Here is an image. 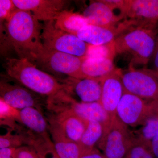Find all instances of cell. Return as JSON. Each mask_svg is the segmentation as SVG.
Instances as JSON below:
<instances>
[{"label": "cell", "instance_id": "3957f363", "mask_svg": "<svg viewBox=\"0 0 158 158\" xmlns=\"http://www.w3.org/2000/svg\"><path fill=\"white\" fill-rule=\"evenodd\" d=\"M158 33L156 29L138 27L130 28L113 41L116 55L128 56L131 58L130 68L146 65L153 53Z\"/></svg>", "mask_w": 158, "mask_h": 158}, {"label": "cell", "instance_id": "603a6c76", "mask_svg": "<svg viewBox=\"0 0 158 158\" xmlns=\"http://www.w3.org/2000/svg\"><path fill=\"white\" fill-rule=\"evenodd\" d=\"M54 148L59 158H80L83 152L78 143L51 133Z\"/></svg>", "mask_w": 158, "mask_h": 158}, {"label": "cell", "instance_id": "d4e9b609", "mask_svg": "<svg viewBox=\"0 0 158 158\" xmlns=\"http://www.w3.org/2000/svg\"><path fill=\"white\" fill-rule=\"evenodd\" d=\"M0 107L1 125H7L11 128L16 127L17 125L15 122H20L19 110L10 106L2 99H0Z\"/></svg>", "mask_w": 158, "mask_h": 158}, {"label": "cell", "instance_id": "6da1fadb", "mask_svg": "<svg viewBox=\"0 0 158 158\" xmlns=\"http://www.w3.org/2000/svg\"><path fill=\"white\" fill-rule=\"evenodd\" d=\"M42 25L32 14L16 9L6 21L7 39L19 59L34 63L44 49L41 35Z\"/></svg>", "mask_w": 158, "mask_h": 158}, {"label": "cell", "instance_id": "cb8c5ba5", "mask_svg": "<svg viewBox=\"0 0 158 158\" xmlns=\"http://www.w3.org/2000/svg\"><path fill=\"white\" fill-rule=\"evenodd\" d=\"M30 146L35 149L39 158H59L48 135L36 136Z\"/></svg>", "mask_w": 158, "mask_h": 158}, {"label": "cell", "instance_id": "ffe728a7", "mask_svg": "<svg viewBox=\"0 0 158 158\" xmlns=\"http://www.w3.org/2000/svg\"><path fill=\"white\" fill-rule=\"evenodd\" d=\"M54 21L57 28L75 35L89 25L83 15L67 10L62 11Z\"/></svg>", "mask_w": 158, "mask_h": 158}, {"label": "cell", "instance_id": "1f68e13d", "mask_svg": "<svg viewBox=\"0 0 158 158\" xmlns=\"http://www.w3.org/2000/svg\"><path fill=\"white\" fill-rule=\"evenodd\" d=\"M152 62L153 69L158 73V34L156 40L155 48L151 60Z\"/></svg>", "mask_w": 158, "mask_h": 158}, {"label": "cell", "instance_id": "8fae6325", "mask_svg": "<svg viewBox=\"0 0 158 158\" xmlns=\"http://www.w3.org/2000/svg\"><path fill=\"white\" fill-rule=\"evenodd\" d=\"M47 118L50 133L60 135L69 141L78 143L88 122L78 116L66 113H48Z\"/></svg>", "mask_w": 158, "mask_h": 158}, {"label": "cell", "instance_id": "83f0119b", "mask_svg": "<svg viewBox=\"0 0 158 158\" xmlns=\"http://www.w3.org/2000/svg\"><path fill=\"white\" fill-rule=\"evenodd\" d=\"M17 8L15 6L13 0L0 1V19L1 23L7 20Z\"/></svg>", "mask_w": 158, "mask_h": 158}, {"label": "cell", "instance_id": "30bf717a", "mask_svg": "<svg viewBox=\"0 0 158 158\" xmlns=\"http://www.w3.org/2000/svg\"><path fill=\"white\" fill-rule=\"evenodd\" d=\"M152 113L150 102L124 91L116 109V116L128 127L137 128Z\"/></svg>", "mask_w": 158, "mask_h": 158}, {"label": "cell", "instance_id": "4dcf8cb0", "mask_svg": "<svg viewBox=\"0 0 158 158\" xmlns=\"http://www.w3.org/2000/svg\"><path fill=\"white\" fill-rule=\"evenodd\" d=\"M15 148H0V158H14Z\"/></svg>", "mask_w": 158, "mask_h": 158}, {"label": "cell", "instance_id": "44dd1931", "mask_svg": "<svg viewBox=\"0 0 158 158\" xmlns=\"http://www.w3.org/2000/svg\"><path fill=\"white\" fill-rule=\"evenodd\" d=\"M131 131L133 141L150 147L153 139L158 135V114L152 112L143 124Z\"/></svg>", "mask_w": 158, "mask_h": 158}, {"label": "cell", "instance_id": "277c9868", "mask_svg": "<svg viewBox=\"0 0 158 158\" xmlns=\"http://www.w3.org/2000/svg\"><path fill=\"white\" fill-rule=\"evenodd\" d=\"M51 105L55 113L73 114L87 122H98L104 127L113 118L100 102H79L65 90H60L53 97Z\"/></svg>", "mask_w": 158, "mask_h": 158}, {"label": "cell", "instance_id": "4316f807", "mask_svg": "<svg viewBox=\"0 0 158 158\" xmlns=\"http://www.w3.org/2000/svg\"><path fill=\"white\" fill-rule=\"evenodd\" d=\"M125 158H154L150 148L133 140L129 150Z\"/></svg>", "mask_w": 158, "mask_h": 158}, {"label": "cell", "instance_id": "7402d4cb", "mask_svg": "<svg viewBox=\"0 0 158 158\" xmlns=\"http://www.w3.org/2000/svg\"><path fill=\"white\" fill-rule=\"evenodd\" d=\"M104 131V126L100 123L95 121L88 122L87 127L78 142L84 153L96 148L101 139Z\"/></svg>", "mask_w": 158, "mask_h": 158}, {"label": "cell", "instance_id": "8992f818", "mask_svg": "<svg viewBox=\"0 0 158 158\" xmlns=\"http://www.w3.org/2000/svg\"><path fill=\"white\" fill-rule=\"evenodd\" d=\"M119 75L124 91L148 102L158 101V73L152 69L130 68Z\"/></svg>", "mask_w": 158, "mask_h": 158}, {"label": "cell", "instance_id": "9a60e30c", "mask_svg": "<svg viewBox=\"0 0 158 158\" xmlns=\"http://www.w3.org/2000/svg\"><path fill=\"white\" fill-rule=\"evenodd\" d=\"M102 86L101 103L111 118L116 116L117 106L124 92L119 69L99 79Z\"/></svg>", "mask_w": 158, "mask_h": 158}, {"label": "cell", "instance_id": "484cf974", "mask_svg": "<svg viewBox=\"0 0 158 158\" xmlns=\"http://www.w3.org/2000/svg\"><path fill=\"white\" fill-rule=\"evenodd\" d=\"M113 41L104 45H89L86 57L89 58H107L113 59L116 55Z\"/></svg>", "mask_w": 158, "mask_h": 158}, {"label": "cell", "instance_id": "4fadbf2b", "mask_svg": "<svg viewBox=\"0 0 158 158\" xmlns=\"http://www.w3.org/2000/svg\"><path fill=\"white\" fill-rule=\"evenodd\" d=\"M135 25V23L129 19L109 27L89 24L78 31L76 36L89 45H104L113 42L119 35Z\"/></svg>", "mask_w": 158, "mask_h": 158}, {"label": "cell", "instance_id": "9c48e42d", "mask_svg": "<svg viewBox=\"0 0 158 158\" xmlns=\"http://www.w3.org/2000/svg\"><path fill=\"white\" fill-rule=\"evenodd\" d=\"M1 79L0 82V99L10 106L18 110L34 107L42 111L43 106L46 108V100L42 95L33 92L11 79Z\"/></svg>", "mask_w": 158, "mask_h": 158}, {"label": "cell", "instance_id": "e0dca14e", "mask_svg": "<svg viewBox=\"0 0 158 158\" xmlns=\"http://www.w3.org/2000/svg\"><path fill=\"white\" fill-rule=\"evenodd\" d=\"M117 10L113 9L104 0L92 1L82 15L88 24L109 27L117 25L123 19L116 12Z\"/></svg>", "mask_w": 158, "mask_h": 158}, {"label": "cell", "instance_id": "7c38bea8", "mask_svg": "<svg viewBox=\"0 0 158 158\" xmlns=\"http://www.w3.org/2000/svg\"><path fill=\"white\" fill-rule=\"evenodd\" d=\"M125 19L137 27L155 29L158 21V0H124Z\"/></svg>", "mask_w": 158, "mask_h": 158}, {"label": "cell", "instance_id": "f546056e", "mask_svg": "<svg viewBox=\"0 0 158 158\" xmlns=\"http://www.w3.org/2000/svg\"><path fill=\"white\" fill-rule=\"evenodd\" d=\"M80 158H106L102 153L95 148L91 150L84 153Z\"/></svg>", "mask_w": 158, "mask_h": 158}, {"label": "cell", "instance_id": "5b68a950", "mask_svg": "<svg viewBox=\"0 0 158 158\" xmlns=\"http://www.w3.org/2000/svg\"><path fill=\"white\" fill-rule=\"evenodd\" d=\"M132 142L129 127L116 116L104 127L103 134L97 147L106 158H125Z\"/></svg>", "mask_w": 158, "mask_h": 158}, {"label": "cell", "instance_id": "836d02e7", "mask_svg": "<svg viewBox=\"0 0 158 158\" xmlns=\"http://www.w3.org/2000/svg\"><path fill=\"white\" fill-rule=\"evenodd\" d=\"M151 104L153 113L158 115V101L151 102Z\"/></svg>", "mask_w": 158, "mask_h": 158}, {"label": "cell", "instance_id": "f1b7e54d", "mask_svg": "<svg viewBox=\"0 0 158 158\" xmlns=\"http://www.w3.org/2000/svg\"><path fill=\"white\" fill-rule=\"evenodd\" d=\"M14 158H39L36 151L30 146L17 148L15 153Z\"/></svg>", "mask_w": 158, "mask_h": 158}, {"label": "cell", "instance_id": "d6986e66", "mask_svg": "<svg viewBox=\"0 0 158 158\" xmlns=\"http://www.w3.org/2000/svg\"><path fill=\"white\" fill-rule=\"evenodd\" d=\"M113 59L107 58L85 57L82 71L86 78L99 80L116 70Z\"/></svg>", "mask_w": 158, "mask_h": 158}, {"label": "cell", "instance_id": "52a82bcc", "mask_svg": "<svg viewBox=\"0 0 158 158\" xmlns=\"http://www.w3.org/2000/svg\"><path fill=\"white\" fill-rule=\"evenodd\" d=\"M41 40L44 47L79 57H85L89 44L73 35L57 28L55 21L45 22L42 25Z\"/></svg>", "mask_w": 158, "mask_h": 158}, {"label": "cell", "instance_id": "5bb4252c", "mask_svg": "<svg viewBox=\"0 0 158 158\" xmlns=\"http://www.w3.org/2000/svg\"><path fill=\"white\" fill-rule=\"evenodd\" d=\"M18 9L32 12L38 20L44 22L55 20L69 1L65 0H13Z\"/></svg>", "mask_w": 158, "mask_h": 158}, {"label": "cell", "instance_id": "d6a6232c", "mask_svg": "<svg viewBox=\"0 0 158 158\" xmlns=\"http://www.w3.org/2000/svg\"><path fill=\"white\" fill-rule=\"evenodd\" d=\"M149 148L154 158H158V135L153 139Z\"/></svg>", "mask_w": 158, "mask_h": 158}, {"label": "cell", "instance_id": "ba28073f", "mask_svg": "<svg viewBox=\"0 0 158 158\" xmlns=\"http://www.w3.org/2000/svg\"><path fill=\"white\" fill-rule=\"evenodd\" d=\"M85 57H79L51 49L44 48L34 64L43 70L63 74L70 77L86 78L82 71Z\"/></svg>", "mask_w": 158, "mask_h": 158}, {"label": "cell", "instance_id": "7a4b0ae2", "mask_svg": "<svg viewBox=\"0 0 158 158\" xmlns=\"http://www.w3.org/2000/svg\"><path fill=\"white\" fill-rule=\"evenodd\" d=\"M3 66L9 77L42 96L48 97L64 88L62 83L27 59L6 58Z\"/></svg>", "mask_w": 158, "mask_h": 158}, {"label": "cell", "instance_id": "ac0fdd59", "mask_svg": "<svg viewBox=\"0 0 158 158\" xmlns=\"http://www.w3.org/2000/svg\"><path fill=\"white\" fill-rule=\"evenodd\" d=\"M20 122L34 135H48L49 125L42 111L34 107L19 110Z\"/></svg>", "mask_w": 158, "mask_h": 158}, {"label": "cell", "instance_id": "2e32d148", "mask_svg": "<svg viewBox=\"0 0 158 158\" xmlns=\"http://www.w3.org/2000/svg\"><path fill=\"white\" fill-rule=\"evenodd\" d=\"M63 89L72 96H76L79 102L90 103L100 102L102 86L99 80L86 78L79 79L69 77L63 80Z\"/></svg>", "mask_w": 158, "mask_h": 158}]
</instances>
